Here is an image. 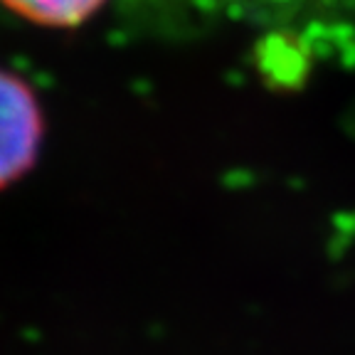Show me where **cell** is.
Segmentation results:
<instances>
[{
	"label": "cell",
	"instance_id": "obj_1",
	"mask_svg": "<svg viewBox=\"0 0 355 355\" xmlns=\"http://www.w3.org/2000/svg\"><path fill=\"white\" fill-rule=\"evenodd\" d=\"M42 111L33 89L0 69V188L20 180L37 161Z\"/></svg>",
	"mask_w": 355,
	"mask_h": 355
},
{
	"label": "cell",
	"instance_id": "obj_2",
	"mask_svg": "<svg viewBox=\"0 0 355 355\" xmlns=\"http://www.w3.org/2000/svg\"><path fill=\"white\" fill-rule=\"evenodd\" d=\"M15 15L47 28H74L94 15L106 0H0Z\"/></svg>",
	"mask_w": 355,
	"mask_h": 355
}]
</instances>
